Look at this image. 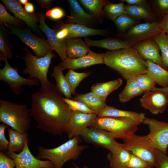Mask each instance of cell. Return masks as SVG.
Instances as JSON below:
<instances>
[{
  "label": "cell",
  "instance_id": "cell-7",
  "mask_svg": "<svg viewBox=\"0 0 168 168\" xmlns=\"http://www.w3.org/2000/svg\"><path fill=\"white\" fill-rule=\"evenodd\" d=\"M142 123L147 125L149 133L146 135L151 146L164 153L168 146V122L145 117Z\"/></svg>",
  "mask_w": 168,
  "mask_h": 168
},
{
  "label": "cell",
  "instance_id": "cell-21",
  "mask_svg": "<svg viewBox=\"0 0 168 168\" xmlns=\"http://www.w3.org/2000/svg\"><path fill=\"white\" fill-rule=\"evenodd\" d=\"M71 10L68 23L78 24L87 26L93 21V16L86 13L77 1L75 0L68 1Z\"/></svg>",
  "mask_w": 168,
  "mask_h": 168
},
{
  "label": "cell",
  "instance_id": "cell-36",
  "mask_svg": "<svg viewBox=\"0 0 168 168\" xmlns=\"http://www.w3.org/2000/svg\"><path fill=\"white\" fill-rule=\"evenodd\" d=\"M126 14L130 16L138 19H149L151 15L143 7L140 5H128L125 7Z\"/></svg>",
  "mask_w": 168,
  "mask_h": 168
},
{
  "label": "cell",
  "instance_id": "cell-46",
  "mask_svg": "<svg viewBox=\"0 0 168 168\" xmlns=\"http://www.w3.org/2000/svg\"><path fill=\"white\" fill-rule=\"evenodd\" d=\"M15 163L14 160L3 152H0V168H14Z\"/></svg>",
  "mask_w": 168,
  "mask_h": 168
},
{
  "label": "cell",
  "instance_id": "cell-18",
  "mask_svg": "<svg viewBox=\"0 0 168 168\" xmlns=\"http://www.w3.org/2000/svg\"><path fill=\"white\" fill-rule=\"evenodd\" d=\"M161 33L158 23L156 22H146L132 27L127 32L126 36L131 39L130 41L135 43Z\"/></svg>",
  "mask_w": 168,
  "mask_h": 168
},
{
  "label": "cell",
  "instance_id": "cell-28",
  "mask_svg": "<svg viewBox=\"0 0 168 168\" xmlns=\"http://www.w3.org/2000/svg\"><path fill=\"white\" fill-rule=\"evenodd\" d=\"M126 80L125 86L119 95V101L123 103L144 93L138 83L136 77H132Z\"/></svg>",
  "mask_w": 168,
  "mask_h": 168
},
{
  "label": "cell",
  "instance_id": "cell-38",
  "mask_svg": "<svg viewBox=\"0 0 168 168\" xmlns=\"http://www.w3.org/2000/svg\"><path fill=\"white\" fill-rule=\"evenodd\" d=\"M4 31L2 28H1L0 31V59L1 60L4 61L6 58H11L12 56V54Z\"/></svg>",
  "mask_w": 168,
  "mask_h": 168
},
{
  "label": "cell",
  "instance_id": "cell-2",
  "mask_svg": "<svg viewBox=\"0 0 168 168\" xmlns=\"http://www.w3.org/2000/svg\"><path fill=\"white\" fill-rule=\"evenodd\" d=\"M103 63L118 72L126 80L146 73L147 70L146 61L132 47L106 52Z\"/></svg>",
  "mask_w": 168,
  "mask_h": 168
},
{
  "label": "cell",
  "instance_id": "cell-9",
  "mask_svg": "<svg viewBox=\"0 0 168 168\" xmlns=\"http://www.w3.org/2000/svg\"><path fill=\"white\" fill-rule=\"evenodd\" d=\"M4 61V67L0 69V80L7 84L14 94L21 95L24 86H32L40 85V81L37 78H26L20 76L18 69L10 66L7 58Z\"/></svg>",
  "mask_w": 168,
  "mask_h": 168
},
{
  "label": "cell",
  "instance_id": "cell-53",
  "mask_svg": "<svg viewBox=\"0 0 168 168\" xmlns=\"http://www.w3.org/2000/svg\"><path fill=\"white\" fill-rule=\"evenodd\" d=\"M162 91L167 96H168V87L165 88H158L156 87H154L151 91Z\"/></svg>",
  "mask_w": 168,
  "mask_h": 168
},
{
  "label": "cell",
  "instance_id": "cell-20",
  "mask_svg": "<svg viewBox=\"0 0 168 168\" xmlns=\"http://www.w3.org/2000/svg\"><path fill=\"white\" fill-rule=\"evenodd\" d=\"M57 26L59 29L65 27L68 30L69 34L66 39L96 35H104L106 34L103 30L93 29L77 24L60 22L58 23Z\"/></svg>",
  "mask_w": 168,
  "mask_h": 168
},
{
  "label": "cell",
  "instance_id": "cell-37",
  "mask_svg": "<svg viewBox=\"0 0 168 168\" xmlns=\"http://www.w3.org/2000/svg\"><path fill=\"white\" fill-rule=\"evenodd\" d=\"M136 78L144 93L151 91L155 87L156 82L151 76L147 73L138 75Z\"/></svg>",
  "mask_w": 168,
  "mask_h": 168
},
{
  "label": "cell",
  "instance_id": "cell-16",
  "mask_svg": "<svg viewBox=\"0 0 168 168\" xmlns=\"http://www.w3.org/2000/svg\"><path fill=\"white\" fill-rule=\"evenodd\" d=\"M104 54H98L91 50L86 55L74 59L68 58L59 64L63 70H73L86 68L97 64H104Z\"/></svg>",
  "mask_w": 168,
  "mask_h": 168
},
{
  "label": "cell",
  "instance_id": "cell-42",
  "mask_svg": "<svg viewBox=\"0 0 168 168\" xmlns=\"http://www.w3.org/2000/svg\"><path fill=\"white\" fill-rule=\"evenodd\" d=\"M154 166L131 153L128 168H152Z\"/></svg>",
  "mask_w": 168,
  "mask_h": 168
},
{
  "label": "cell",
  "instance_id": "cell-50",
  "mask_svg": "<svg viewBox=\"0 0 168 168\" xmlns=\"http://www.w3.org/2000/svg\"><path fill=\"white\" fill-rule=\"evenodd\" d=\"M121 1L125 2L131 5H140L145 2L143 0H123Z\"/></svg>",
  "mask_w": 168,
  "mask_h": 168
},
{
  "label": "cell",
  "instance_id": "cell-23",
  "mask_svg": "<svg viewBox=\"0 0 168 168\" xmlns=\"http://www.w3.org/2000/svg\"><path fill=\"white\" fill-rule=\"evenodd\" d=\"M97 115L98 117L130 118L141 124L142 123L146 117L145 113H138L134 111L120 110L112 106L107 105L101 110Z\"/></svg>",
  "mask_w": 168,
  "mask_h": 168
},
{
  "label": "cell",
  "instance_id": "cell-1",
  "mask_svg": "<svg viewBox=\"0 0 168 168\" xmlns=\"http://www.w3.org/2000/svg\"><path fill=\"white\" fill-rule=\"evenodd\" d=\"M63 96L53 84L32 94L30 115L37 128L54 135L65 133L72 110Z\"/></svg>",
  "mask_w": 168,
  "mask_h": 168
},
{
  "label": "cell",
  "instance_id": "cell-49",
  "mask_svg": "<svg viewBox=\"0 0 168 168\" xmlns=\"http://www.w3.org/2000/svg\"><path fill=\"white\" fill-rule=\"evenodd\" d=\"M41 7L44 8H48L50 7L53 4V1L50 0H37Z\"/></svg>",
  "mask_w": 168,
  "mask_h": 168
},
{
  "label": "cell",
  "instance_id": "cell-33",
  "mask_svg": "<svg viewBox=\"0 0 168 168\" xmlns=\"http://www.w3.org/2000/svg\"><path fill=\"white\" fill-rule=\"evenodd\" d=\"M91 73L90 72H76L72 69H68L65 76L72 95L76 94L75 91L77 87L82 80Z\"/></svg>",
  "mask_w": 168,
  "mask_h": 168
},
{
  "label": "cell",
  "instance_id": "cell-17",
  "mask_svg": "<svg viewBox=\"0 0 168 168\" xmlns=\"http://www.w3.org/2000/svg\"><path fill=\"white\" fill-rule=\"evenodd\" d=\"M6 7L13 13L15 17L25 22L35 31H38L37 22L39 19L36 14L27 12L18 1L2 0Z\"/></svg>",
  "mask_w": 168,
  "mask_h": 168
},
{
  "label": "cell",
  "instance_id": "cell-45",
  "mask_svg": "<svg viewBox=\"0 0 168 168\" xmlns=\"http://www.w3.org/2000/svg\"><path fill=\"white\" fill-rule=\"evenodd\" d=\"M8 126L4 123L0 124V151L2 152L8 150L9 142L6 138L5 136V130Z\"/></svg>",
  "mask_w": 168,
  "mask_h": 168
},
{
  "label": "cell",
  "instance_id": "cell-15",
  "mask_svg": "<svg viewBox=\"0 0 168 168\" xmlns=\"http://www.w3.org/2000/svg\"><path fill=\"white\" fill-rule=\"evenodd\" d=\"M140 101L143 108L155 114L163 113L168 104L167 96L159 91L144 92Z\"/></svg>",
  "mask_w": 168,
  "mask_h": 168
},
{
  "label": "cell",
  "instance_id": "cell-56",
  "mask_svg": "<svg viewBox=\"0 0 168 168\" xmlns=\"http://www.w3.org/2000/svg\"><path fill=\"white\" fill-rule=\"evenodd\" d=\"M167 103L168 104V96H167Z\"/></svg>",
  "mask_w": 168,
  "mask_h": 168
},
{
  "label": "cell",
  "instance_id": "cell-31",
  "mask_svg": "<svg viewBox=\"0 0 168 168\" xmlns=\"http://www.w3.org/2000/svg\"><path fill=\"white\" fill-rule=\"evenodd\" d=\"M63 70L62 67L59 64L54 67L51 76L54 77L56 81V87L65 98L72 99V94L65 76L63 74Z\"/></svg>",
  "mask_w": 168,
  "mask_h": 168
},
{
  "label": "cell",
  "instance_id": "cell-13",
  "mask_svg": "<svg viewBox=\"0 0 168 168\" xmlns=\"http://www.w3.org/2000/svg\"><path fill=\"white\" fill-rule=\"evenodd\" d=\"M97 117L95 113L87 114L72 111L65 133L69 139L81 134Z\"/></svg>",
  "mask_w": 168,
  "mask_h": 168
},
{
  "label": "cell",
  "instance_id": "cell-29",
  "mask_svg": "<svg viewBox=\"0 0 168 168\" xmlns=\"http://www.w3.org/2000/svg\"><path fill=\"white\" fill-rule=\"evenodd\" d=\"M7 131L9 139L8 151L12 152H21L26 142L28 140L27 134L21 133L10 127Z\"/></svg>",
  "mask_w": 168,
  "mask_h": 168
},
{
  "label": "cell",
  "instance_id": "cell-25",
  "mask_svg": "<svg viewBox=\"0 0 168 168\" xmlns=\"http://www.w3.org/2000/svg\"><path fill=\"white\" fill-rule=\"evenodd\" d=\"M72 99L83 103L96 114L107 105L105 100L99 97L92 91L84 94H76Z\"/></svg>",
  "mask_w": 168,
  "mask_h": 168
},
{
  "label": "cell",
  "instance_id": "cell-44",
  "mask_svg": "<svg viewBox=\"0 0 168 168\" xmlns=\"http://www.w3.org/2000/svg\"><path fill=\"white\" fill-rule=\"evenodd\" d=\"M46 17H48L54 20L61 19L64 16L68 18L69 16H67L63 9L59 7H56L48 10L45 14Z\"/></svg>",
  "mask_w": 168,
  "mask_h": 168
},
{
  "label": "cell",
  "instance_id": "cell-4",
  "mask_svg": "<svg viewBox=\"0 0 168 168\" xmlns=\"http://www.w3.org/2000/svg\"><path fill=\"white\" fill-rule=\"evenodd\" d=\"M30 110L24 104L0 100V122L28 134L31 122Z\"/></svg>",
  "mask_w": 168,
  "mask_h": 168
},
{
  "label": "cell",
  "instance_id": "cell-40",
  "mask_svg": "<svg viewBox=\"0 0 168 168\" xmlns=\"http://www.w3.org/2000/svg\"><path fill=\"white\" fill-rule=\"evenodd\" d=\"M118 29L121 31L126 30L135 23L134 20L126 14H123L114 21Z\"/></svg>",
  "mask_w": 168,
  "mask_h": 168
},
{
  "label": "cell",
  "instance_id": "cell-35",
  "mask_svg": "<svg viewBox=\"0 0 168 168\" xmlns=\"http://www.w3.org/2000/svg\"><path fill=\"white\" fill-rule=\"evenodd\" d=\"M103 11L110 19L114 21L119 16L126 14L125 7L122 2L115 4L110 2L104 7Z\"/></svg>",
  "mask_w": 168,
  "mask_h": 168
},
{
  "label": "cell",
  "instance_id": "cell-39",
  "mask_svg": "<svg viewBox=\"0 0 168 168\" xmlns=\"http://www.w3.org/2000/svg\"><path fill=\"white\" fill-rule=\"evenodd\" d=\"M0 22L1 24L6 23L14 26H18L21 23V21L9 14L6 7L0 3Z\"/></svg>",
  "mask_w": 168,
  "mask_h": 168
},
{
  "label": "cell",
  "instance_id": "cell-14",
  "mask_svg": "<svg viewBox=\"0 0 168 168\" xmlns=\"http://www.w3.org/2000/svg\"><path fill=\"white\" fill-rule=\"evenodd\" d=\"M40 25L38 28L46 36L47 40L53 50L55 51L62 61L67 59L66 54V43L65 40L59 39L57 36L56 30L49 28L46 24L45 14L42 12L38 15Z\"/></svg>",
  "mask_w": 168,
  "mask_h": 168
},
{
  "label": "cell",
  "instance_id": "cell-43",
  "mask_svg": "<svg viewBox=\"0 0 168 168\" xmlns=\"http://www.w3.org/2000/svg\"><path fill=\"white\" fill-rule=\"evenodd\" d=\"M156 168H168V156L161 151L155 149Z\"/></svg>",
  "mask_w": 168,
  "mask_h": 168
},
{
  "label": "cell",
  "instance_id": "cell-26",
  "mask_svg": "<svg viewBox=\"0 0 168 168\" xmlns=\"http://www.w3.org/2000/svg\"><path fill=\"white\" fill-rule=\"evenodd\" d=\"M131 153L122 145L113 152H110L107 158L110 162V167L114 168H128Z\"/></svg>",
  "mask_w": 168,
  "mask_h": 168
},
{
  "label": "cell",
  "instance_id": "cell-47",
  "mask_svg": "<svg viewBox=\"0 0 168 168\" xmlns=\"http://www.w3.org/2000/svg\"><path fill=\"white\" fill-rule=\"evenodd\" d=\"M158 26L161 33L168 32V13L165 16L161 21L158 23Z\"/></svg>",
  "mask_w": 168,
  "mask_h": 168
},
{
  "label": "cell",
  "instance_id": "cell-10",
  "mask_svg": "<svg viewBox=\"0 0 168 168\" xmlns=\"http://www.w3.org/2000/svg\"><path fill=\"white\" fill-rule=\"evenodd\" d=\"M80 136L86 142L106 148L110 152L114 151L122 145L115 140L116 137L113 134L100 128L89 127Z\"/></svg>",
  "mask_w": 168,
  "mask_h": 168
},
{
  "label": "cell",
  "instance_id": "cell-34",
  "mask_svg": "<svg viewBox=\"0 0 168 168\" xmlns=\"http://www.w3.org/2000/svg\"><path fill=\"white\" fill-rule=\"evenodd\" d=\"M161 33L152 37L158 45L161 53L162 62L165 69L168 68V35Z\"/></svg>",
  "mask_w": 168,
  "mask_h": 168
},
{
  "label": "cell",
  "instance_id": "cell-55",
  "mask_svg": "<svg viewBox=\"0 0 168 168\" xmlns=\"http://www.w3.org/2000/svg\"><path fill=\"white\" fill-rule=\"evenodd\" d=\"M74 166H72L70 167V168H88L87 166H84L83 168H81L79 167V166H78L76 164H74ZM109 168H114L112 167H110Z\"/></svg>",
  "mask_w": 168,
  "mask_h": 168
},
{
  "label": "cell",
  "instance_id": "cell-41",
  "mask_svg": "<svg viewBox=\"0 0 168 168\" xmlns=\"http://www.w3.org/2000/svg\"><path fill=\"white\" fill-rule=\"evenodd\" d=\"M63 99L72 111H77L87 114L95 113L82 102L63 97Z\"/></svg>",
  "mask_w": 168,
  "mask_h": 168
},
{
  "label": "cell",
  "instance_id": "cell-5",
  "mask_svg": "<svg viewBox=\"0 0 168 168\" xmlns=\"http://www.w3.org/2000/svg\"><path fill=\"white\" fill-rule=\"evenodd\" d=\"M141 124L130 118L97 117L89 127L98 128L113 134L116 138L126 140L137 130Z\"/></svg>",
  "mask_w": 168,
  "mask_h": 168
},
{
  "label": "cell",
  "instance_id": "cell-19",
  "mask_svg": "<svg viewBox=\"0 0 168 168\" xmlns=\"http://www.w3.org/2000/svg\"><path fill=\"white\" fill-rule=\"evenodd\" d=\"M133 48L143 58L152 61L165 69L159 53V47L153 39L143 41L135 45Z\"/></svg>",
  "mask_w": 168,
  "mask_h": 168
},
{
  "label": "cell",
  "instance_id": "cell-6",
  "mask_svg": "<svg viewBox=\"0 0 168 168\" xmlns=\"http://www.w3.org/2000/svg\"><path fill=\"white\" fill-rule=\"evenodd\" d=\"M26 55L23 59L26 68L23 70L24 75H29V78H36L41 84V87H49L52 85L48 80L47 74L52 59L55 55L51 53L44 57H38L34 56L28 49H25Z\"/></svg>",
  "mask_w": 168,
  "mask_h": 168
},
{
  "label": "cell",
  "instance_id": "cell-51",
  "mask_svg": "<svg viewBox=\"0 0 168 168\" xmlns=\"http://www.w3.org/2000/svg\"><path fill=\"white\" fill-rule=\"evenodd\" d=\"M157 2L161 10H165L168 9V0H158Z\"/></svg>",
  "mask_w": 168,
  "mask_h": 168
},
{
  "label": "cell",
  "instance_id": "cell-48",
  "mask_svg": "<svg viewBox=\"0 0 168 168\" xmlns=\"http://www.w3.org/2000/svg\"><path fill=\"white\" fill-rule=\"evenodd\" d=\"M69 34L68 30L66 28L63 27L59 29L57 31V37L60 40H65L68 37Z\"/></svg>",
  "mask_w": 168,
  "mask_h": 168
},
{
  "label": "cell",
  "instance_id": "cell-30",
  "mask_svg": "<svg viewBox=\"0 0 168 168\" xmlns=\"http://www.w3.org/2000/svg\"><path fill=\"white\" fill-rule=\"evenodd\" d=\"M123 83V80L119 78L115 80L94 84L91 91L99 97L106 100L108 96L114 91L117 89Z\"/></svg>",
  "mask_w": 168,
  "mask_h": 168
},
{
  "label": "cell",
  "instance_id": "cell-52",
  "mask_svg": "<svg viewBox=\"0 0 168 168\" xmlns=\"http://www.w3.org/2000/svg\"><path fill=\"white\" fill-rule=\"evenodd\" d=\"M24 8L26 11L29 13H32L34 12V6L31 3L28 2L24 5Z\"/></svg>",
  "mask_w": 168,
  "mask_h": 168
},
{
  "label": "cell",
  "instance_id": "cell-24",
  "mask_svg": "<svg viewBox=\"0 0 168 168\" xmlns=\"http://www.w3.org/2000/svg\"><path fill=\"white\" fill-rule=\"evenodd\" d=\"M66 54L70 58H78L86 55L90 50L89 46L80 38L67 39Z\"/></svg>",
  "mask_w": 168,
  "mask_h": 168
},
{
  "label": "cell",
  "instance_id": "cell-22",
  "mask_svg": "<svg viewBox=\"0 0 168 168\" xmlns=\"http://www.w3.org/2000/svg\"><path fill=\"white\" fill-rule=\"evenodd\" d=\"M85 42L89 46H96L114 51L131 47L135 43L114 38H106L99 40H93L85 38Z\"/></svg>",
  "mask_w": 168,
  "mask_h": 168
},
{
  "label": "cell",
  "instance_id": "cell-32",
  "mask_svg": "<svg viewBox=\"0 0 168 168\" xmlns=\"http://www.w3.org/2000/svg\"><path fill=\"white\" fill-rule=\"evenodd\" d=\"M82 4L97 17H101L104 15L103 8L110 3L105 0H80Z\"/></svg>",
  "mask_w": 168,
  "mask_h": 168
},
{
  "label": "cell",
  "instance_id": "cell-27",
  "mask_svg": "<svg viewBox=\"0 0 168 168\" xmlns=\"http://www.w3.org/2000/svg\"><path fill=\"white\" fill-rule=\"evenodd\" d=\"M146 62L147 65L146 73L151 76L156 83L162 88L168 87V71L150 60H147Z\"/></svg>",
  "mask_w": 168,
  "mask_h": 168
},
{
  "label": "cell",
  "instance_id": "cell-3",
  "mask_svg": "<svg viewBox=\"0 0 168 168\" xmlns=\"http://www.w3.org/2000/svg\"><path fill=\"white\" fill-rule=\"evenodd\" d=\"M80 136H76L53 148H46L40 146L38 149L36 157L38 159H46L51 161L54 168H62L64 164L70 160H76L82 152L88 146L79 145Z\"/></svg>",
  "mask_w": 168,
  "mask_h": 168
},
{
  "label": "cell",
  "instance_id": "cell-8",
  "mask_svg": "<svg viewBox=\"0 0 168 168\" xmlns=\"http://www.w3.org/2000/svg\"><path fill=\"white\" fill-rule=\"evenodd\" d=\"M4 24L22 42L32 49L37 57H43L52 53L53 50L47 40L36 36L28 29H21L10 24Z\"/></svg>",
  "mask_w": 168,
  "mask_h": 168
},
{
  "label": "cell",
  "instance_id": "cell-12",
  "mask_svg": "<svg viewBox=\"0 0 168 168\" xmlns=\"http://www.w3.org/2000/svg\"><path fill=\"white\" fill-rule=\"evenodd\" d=\"M28 143V140L26 142L22 151L19 153L8 151L5 152L7 156L14 161L15 168H54L51 161L42 160L34 156L30 150Z\"/></svg>",
  "mask_w": 168,
  "mask_h": 168
},
{
  "label": "cell",
  "instance_id": "cell-11",
  "mask_svg": "<svg viewBox=\"0 0 168 168\" xmlns=\"http://www.w3.org/2000/svg\"><path fill=\"white\" fill-rule=\"evenodd\" d=\"M123 140V147L133 154L155 166V149L150 145L146 135H138L134 133L129 138Z\"/></svg>",
  "mask_w": 168,
  "mask_h": 168
},
{
  "label": "cell",
  "instance_id": "cell-54",
  "mask_svg": "<svg viewBox=\"0 0 168 168\" xmlns=\"http://www.w3.org/2000/svg\"><path fill=\"white\" fill-rule=\"evenodd\" d=\"M19 2L22 4L25 5L28 2V0H18Z\"/></svg>",
  "mask_w": 168,
  "mask_h": 168
}]
</instances>
